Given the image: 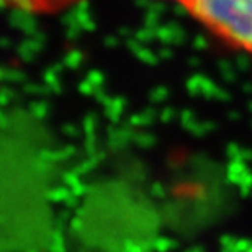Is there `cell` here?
I'll return each instance as SVG.
<instances>
[{"label":"cell","mask_w":252,"mask_h":252,"mask_svg":"<svg viewBox=\"0 0 252 252\" xmlns=\"http://www.w3.org/2000/svg\"><path fill=\"white\" fill-rule=\"evenodd\" d=\"M10 7L28 13H56L79 0H5Z\"/></svg>","instance_id":"obj_2"},{"label":"cell","mask_w":252,"mask_h":252,"mask_svg":"<svg viewBox=\"0 0 252 252\" xmlns=\"http://www.w3.org/2000/svg\"><path fill=\"white\" fill-rule=\"evenodd\" d=\"M182 5L226 43L252 51V0H184Z\"/></svg>","instance_id":"obj_1"},{"label":"cell","mask_w":252,"mask_h":252,"mask_svg":"<svg viewBox=\"0 0 252 252\" xmlns=\"http://www.w3.org/2000/svg\"><path fill=\"white\" fill-rule=\"evenodd\" d=\"M177 2H179V3H182V2H184V0H177Z\"/></svg>","instance_id":"obj_3"}]
</instances>
